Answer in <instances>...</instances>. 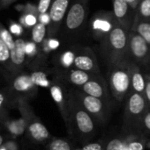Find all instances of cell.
Masks as SVG:
<instances>
[{
    "instance_id": "1",
    "label": "cell",
    "mask_w": 150,
    "mask_h": 150,
    "mask_svg": "<svg viewBox=\"0 0 150 150\" xmlns=\"http://www.w3.org/2000/svg\"><path fill=\"white\" fill-rule=\"evenodd\" d=\"M65 125L70 137L83 145L90 142L96 132V122L72 91H69L67 121Z\"/></svg>"
},
{
    "instance_id": "2",
    "label": "cell",
    "mask_w": 150,
    "mask_h": 150,
    "mask_svg": "<svg viewBox=\"0 0 150 150\" xmlns=\"http://www.w3.org/2000/svg\"><path fill=\"white\" fill-rule=\"evenodd\" d=\"M129 32L124 26H116L100 41L101 53L103 61L110 67L118 64L128 58Z\"/></svg>"
},
{
    "instance_id": "3",
    "label": "cell",
    "mask_w": 150,
    "mask_h": 150,
    "mask_svg": "<svg viewBox=\"0 0 150 150\" xmlns=\"http://www.w3.org/2000/svg\"><path fill=\"white\" fill-rule=\"evenodd\" d=\"M149 105L143 94L130 91L126 97L124 111L125 134L140 133L141 122L149 111Z\"/></svg>"
},
{
    "instance_id": "4",
    "label": "cell",
    "mask_w": 150,
    "mask_h": 150,
    "mask_svg": "<svg viewBox=\"0 0 150 150\" xmlns=\"http://www.w3.org/2000/svg\"><path fill=\"white\" fill-rule=\"evenodd\" d=\"M126 59L111 68L109 87L111 96L118 102H123L131 91V65Z\"/></svg>"
},
{
    "instance_id": "5",
    "label": "cell",
    "mask_w": 150,
    "mask_h": 150,
    "mask_svg": "<svg viewBox=\"0 0 150 150\" xmlns=\"http://www.w3.org/2000/svg\"><path fill=\"white\" fill-rule=\"evenodd\" d=\"M72 91L97 125H104L108 122L111 117L110 102L86 94L80 89L72 90Z\"/></svg>"
},
{
    "instance_id": "6",
    "label": "cell",
    "mask_w": 150,
    "mask_h": 150,
    "mask_svg": "<svg viewBox=\"0 0 150 150\" xmlns=\"http://www.w3.org/2000/svg\"><path fill=\"white\" fill-rule=\"evenodd\" d=\"M88 16L87 3L72 0L65 18L64 33L69 40L76 37L83 29Z\"/></svg>"
},
{
    "instance_id": "7",
    "label": "cell",
    "mask_w": 150,
    "mask_h": 150,
    "mask_svg": "<svg viewBox=\"0 0 150 150\" xmlns=\"http://www.w3.org/2000/svg\"><path fill=\"white\" fill-rule=\"evenodd\" d=\"M26 98H19V110L22 113L27 116V132L28 136L32 141L37 143H44L48 141L51 140L50 134L47 127L34 115L30 107L26 103Z\"/></svg>"
},
{
    "instance_id": "8",
    "label": "cell",
    "mask_w": 150,
    "mask_h": 150,
    "mask_svg": "<svg viewBox=\"0 0 150 150\" xmlns=\"http://www.w3.org/2000/svg\"><path fill=\"white\" fill-rule=\"evenodd\" d=\"M150 46L137 32L131 30L128 39V58L138 65L148 66Z\"/></svg>"
},
{
    "instance_id": "9",
    "label": "cell",
    "mask_w": 150,
    "mask_h": 150,
    "mask_svg": "<svg viewBox=\"0 0 150 150\" xmlns=\"http://www.w3.org/2000/svg\"><path fill=\"white\" fill-rule=\"evenodd\" d=\"M118 24L113 11H101L96 13L90 23L92 36L98 40H102Z\"/></svg>"
},
{
    "instance_id": "10",
    "label": "cell",
    "mask_w": 150,
    "mask_h": 150,
    "mask_svg": "<svg viewBox=\"0 0 150 150\" xmlns=\"http://www.w3.org/2000/svg\"><path fill=\"white\" fill-rule=\"evenodd\" d=\"M71 3L72 0H52L49 10L50 23L49 25L48 33L50 37L56 35L61 27Z\"/></svg>"
},
{
    "instance_id": "11",
    "label": "cell",
    "mask_w": 150,
    "mask_h": 150,
    "mask_svg": "<svg viewBox=\"0 0 150 150\" xmlns=\"http://www.w3.org/2000/svg\"><path fill=\"white\" fill-rule=\"evenodd\" d=\"M79 89L86 94L103 99L106 102H111V93L110 91V87L102 75L94 76L87 83H85Z\"/></svg>"
},
{
    "instance_id": "12",
    "label": "cell",
    "mask_w": 150,
    "mask_h": 150,
    "mask_svg": "<svg viewBox=\"0 0 150 150\" xmlns=\"http://www.w3.org/2000/svg\"><path fill=\"white\" fill-rule=\"evenodd\" d=\"M113 13L119 25L131 31L136 17V10L126 0H113Z\"/></svg>"
},
{
    "instance_id": "13",
    "label": "cell",
    "mask_w": 150,
    "mask_h": 150,
    "mask_svg": "<svg viewBox=\"0 0 150 150\" xmlns=\"http://www.w3.org/2000/svg\"><path fill=\"white\" fill-rule=\"evenodd\" d=\"M73 66L93 75H101L96 56L90 48H85L74 56Z\"/></svg>"
},
{
    "instance_id": "14",
    "label": "cell",
    "mask_w": 150,
    "mask_h": 150,
    "mask_svg": "<svg viewBox=\"0 0 150 150\" xmlns=\"http://www.w3.org/2000/svg\"><path fill=\"white\" fill-rule=\"evenodd\" d=\"M50 92L65 124L67 121V114H68L69 91H67L66 89L61 83L55 82V83H52L51 85L50 86Z\"/></svg>"
},
{
    "instance_id": "15",
    "label": "cell",
    "mask_w": 150,
    "mask_h": 150,
    "mask_svg": "<svg viewBox=\"0 0 150 150\" xmlns=\"http://www.w3.org/2000/svg\"><path fill=\"white\" fill-rule=\"evenodd\" d=\"M11 89L16 94L20 95L21 98H26V96L33 95L36 92L37 86L34 83L31 75H19L17 76L11 82Z\"/></svg>"
},
{
    "instance_id": "16",
    "label": "cell",
    "mask_w": 150,
    "mask_h": 150,
    "mask_svg": "<svg viewBox=\"0 0 150 150\" xmlns=\"http://www.w3.org/2000/svg\"><path fill=\"white\" fill-rule=\"evenodd\" d=\"M26 41L23 39L15 40V46L11 50V61L13 67V73L19 72L24 65L27 56Z\"/></svg>"
},
{
    "instance_id": "17",
    "label": "cell",
    "mask_w": 150,
    "mask_h": 150,
    "mask_svg": "<svg viewBox=\"0 0 150 150\" xmlns=\"http://www.w3.org/2000/svg\"><path fill=\"white\" fill-rule=\"evenodd\" d=\"M146 87V75L141 69V66L132 62L131 65V91L144 95Z\"/></svg>"
},
{
    "instance_id": "18",
    "label": "cell",
    "mask_w": 150,
    "mask_h": 150,
    "mask_svg": "<svg viewBox=\"0 0 150 150\" xmlns=\"http://www.w3.org/2000/svg\"><path fill=\"white\" fill-rule=\"evenodd\" d=\"M145 138L141 133L125 134L123 150H145Z\"/></svg>"
},
{
    "instance_id": "19",
    "label": "cell",
    "mask_w": 150,
    "mask_h": 150,
    "mask_svg": "<svg viewBox=\"0 0 150 150\" xmlns=\"http://www.w3.org/2000/svg\"><path fill=\"white\" fill-rule=\"evenodd\" d=\"M94 76H95V75H93V74H90L84 70L74 68V69H69V71L67 72L66 78L69 83H71L74 86H77L80 88V87L83 86L85 83H87Z\"/></svg>"
},
{
    "instance_id": "20",
    "label": "cell",
    "mask_w": 150,
    "mask_h": 150,
    "mask_svg": "<svg viewBox=\"0 0 150 150\" xmlns=\"http://www.w3.org/2000/svg\"><path fill=\"white\" fill-rule=\"evenodd\" d=\"M23 114V117L19 120H9L4 121V125L6 129L12 134L13 136H19L24 134L27 130V116Z\"/></svg>"
},
{
    "instance_id": "21",
    "label": "cell",
    "mask_w": 150,
    "mask_h": 150,
    "mask_svg": "<svg viewBox=\"0 0 150 150\" xmlns=\"http://www.w3.org/2000/svg\"><path fill=\"white\" fill-rule=\"evenodd\" d=\"M39 12L37 6L27 5L25 7V11L20 17V24L25 27H34L38 23Z\"/></svg>"
},
{
    "instance_id": "22",
    "label": "cell",
    "mask_w": 150,
    "mask_h": 150,
    "mask_svg": "<svg viewBox=\"0 0 150 150\" xmlns=\"http://www.w3.org/2000/svg\"><path fill=\"white\" fill-rule=\"evenodd\" d=\"M132 30L137 32L150 46V20L135 17Z\"/></svg>"
},
{
    "instance_id": "23",
    "label": "cell",
    "mask_w": 150,
    "mask_h": 150,
    "mask_svg": "<svg viewBox=\"0 0 150 150\" xmlns=\"http://www.w3.org/2000/svg\"><path fill=\"white\" fill-rule=\"evenodd\" d=\"M0 64L8 71L13 73V67L11 61V50L0 38Z\"/></svg>"
},
{
    "instance_id": "24",
    "label": "cell",
    "mask_w": 150,
    "mask_h": 150,
    "mask_svg": "<svg viewBox=\"0 0 150 150\" xmlns=\"http://www.w3.org/2000/svg\"><path fill=\"white\" fill-rule=\"evenodd\" d=\"M47 27L46 25L38 22L34 27H32V40L35 44H41L46 35Z\"/></svg>"
},
{
    "instance_id": "25",
    "label": "cell",
    "mask_w": 150,
    "mask_h": 150,
    "mask_svg": "<svg viewBox=\"0 0 150 150\" xmlns=\"http://www.w3.org/2000/svg\"><path fill=\"white\" fill-rule=\"evenodd\" d=\"M48 150H73L72 145L64 140V139H59V138H52L49 142H48Z\"/></svg>"
},
{
    "instance_id": "26",
    "label": "cell",
    "mask_w": 150,
    "mask_h": 150,
    "mask_svg": "<svg viewBox=\"0 0 150 150\" xmlns=\"http://www.w3.org/2000/svg\"><path fill=\"white\" fill-rule=\"evenodd\" d=\"M125 134L115 135L109 139L104 144V150H123Z\"/></svg>"
},
{
    "instance_id": "27",
    "label": "cell",
    "mask_w": 150,
    "mask_h": 150,
    "mask_svg": "<svg viewBox=\"0 0 150 150\" xmlns=\"http://www.w3.org/2000/svg\"><path fill=\"white\" fill-rule=\"evenodd\" d=\"M136 17L150 20V0H141L136 8Z\"/></svg>"
},
{
    "instance_id": "28",
    "label": "cell",
    "mask_w": 150,
    "mask_h": 150,
    "mask_svg": "<svg viewBox=\"0 0 150 150\" xmlns=\"http://www.w3.org/2000/svg\"><path fill=\"white\" fill-rule=\"evenodd\" d=\"M0 38L4 40V42L8 46L10 50L13 49L15 46V40L10 31H8L0 22Z\"/></svg>"
},
{
    "instance_id": "29",
    "label": "cell",
    "mask_w": 150,
    "mask_h": 150,
    "mask_svg": "<svg viewBox=\"0 0 150 150\" xmlns=\"http://www.w3.org/2000/svg\"><path fill=\"white\" fill-rule=\"evenodd\" d=\"M32 78L34 82V83L36 84V86H41V87H49L51 85L52 83H50V81L48 80L46 75L43 72H34L33 74H31Z\"/></svg>"
},
{
    "instance_id": "30",
    "label": "cell",
    "mask_w": 150,
    "mask_h": 150,
    "mask_svg": "<svg viewBox=\"0 0 150 150\" xmlns=\"http://www.w3.org/2000/svg\"><path fill=\"white\" fill-rule=\"evenodd\" d=\"M104 144L105 142L103 141L90 142L73 150H104Z\"/></svg>"
},
{
    "instance_id": "31",
    "label": "cell",
    "mask_w": 150,
    "mask_h": 150,
    "mask_svg": "<svg viewBox=\"0 0 150 150\" xmlns=\"http://www.w3.org/2000/svg\"><path fill=\"white\" fill-rule=\"evenodd\" d=\"M140 133L150 134V110H149L144 115L141 126H140Z\"/></svg>"
},
{
    "instance_id": "32",
    "label": "cell",
    "mask_w": 150,
    "mask_h": 150,
    "mask_svg": "<svg viewBox=\"0 0 150 150\" xmlns=\"http://www.w3.org/2000/svg\"><path fill=\"white\" fill-rule=\"evenodd\" d=\"M10 96L7 92L0 91V114L4 113L6 110V107L9 104Z\"/></svg>"
},
{
    "instance_id": "33",
    "label": "cell",
    "mask_w": 150,
    "mask_h": 150,
    "mask_svg": "<svg viewBox=\"0 0 150 150\" xmlns=\"http://www.w3.org/2000/svg\"><path fill=\"white\" fill-rule=\"evenodd\" d=\"M52 0H39L38 5H37V10L39 14H43L47 13L50 8Z\"/></svg>"
},
{
    "instance_id": "34",
    "label": "cell",
    "mask_w": 150,
    "mask_h": 150,
    "mask_svg": "<svg viewBox=\"0 0 150 150\" xmlns=\"http://www.w3.org/2000/svg\"><path fill=\"white\" fill-rule=\"evenodd\" d=\"M10 32L13 35H20L23 32V27H22L21 24L11 22L10 24Z\"/></svg>"
},
{
    "instance_id": "35",
    "label": "cell",
    "mask_w": 150,
    "mask_h": 150,
    "mask_svg": "<svg viewBox=\"0 0 150 150\" xmlns=\"http://www.w3.org/2000/svg\"><path fill=\"white\" fill-rule=\"evenodd\" d=\"M144 97L150 110V75H146V87L144 91Z\"/></svg>"
},
{
    "instance_id": "36",
    "label": "cell",
    "mask_w": 150,
    "mask_h": 150,
    "mask_svg": "<svg viewBox=\"0 0 150 150\" xmlns=\"http://www.w3.org/2000/svg\"><path fill=\"white\" fill-rule=\"evenodd\" d=\"M0 150H19V146L15 142L10 141V142H6L5 143H4Z\"/></svg>"
},
{
    "instance_id": "37",
    "label": "cell",
    "mask_w": 150,
    "mask_h": 150,
    "mask_svg": "<svg viewBox=\"0 0 150 150\" xmlns=\"http://www.w3.org/2000/svg\"><path fill=\"white\" fill-rule=\"evenodd\" d=\"M34 42H27L26 43V53L28 56H34L36 52V47Z\"/></svg>"
},
{
    "instance_id": "38",
    "label": "cell",
    "mask_w": 150,
    "mask_h": 150,
    "mask_svg": "<svg viewBox=\"0 0 150 150\" xmlns=\"http://www.w3.org/2000/svg\"><path fill=\"white\" fill-rule=\"evenodd\" d=\"M38 20L39 22L44 24V25H50V14L47 12V13H43V14H39V18H38Z\"/></svg>"
},
{
    "instance_id": "39",
    "label": "cell",
    "mask_w": 150,
    "mask_h": 150,
    "mask_svg": "<svg viewBox=\"0 0 150 150\" xmlns=\"http://www.w3.org/2000/svg\"><path fill=\"white\" fill-rule=\"evenodd\" d=\"M126 1L128 4H130L132 5V7H133L136 10V8H137V6H138V4H139V3H140L141 0H126Z\"/></svg>"
},
{
    "instance_id": "40",
    "label": "cell",
    "mask_w": 150,
    "mask_h": 150,
    "mask_svg": "<svg viewBox=\"0 0 150 150\" xmlns=\"http://www.w3.org/2000/svg\"><path fill=\"white\" fill-rule=\"evenodd\" d=\"M13 1L15 0H1V4H2V6H7Z\"/></svg>"
},
{
    "instance_id": "41",
    "label": "cell",
    "mask_w": 150,
    "mask_h": 150,
    "mask_svg": "<svg viewBox=\"0 0 150 150\" xmlns=\"http://www.w3.org/2000/svg\"><path fill=\"white\" fill-rule=\"evenodd\" d=\"M3 144H4V137L0 134V148Z\"/></svg>"
},
{
    "instance_id": "42",
    "label": "cell",
    "mask_w": 150,
    "mask_h": 150,
    "mask_svg": "<svg viewBox=\"0 0 150 150\" xmlns=\"http://www.w3.org/2000/svg\"><path fill=\"white\" fill-rule=\"evenodd\" d=\"M76 1H80V2H83V3H87L88 0H76Z\"/></svg>"
},
{
    "instance_id": "43",
    "label": "cell",
    "mask_w": 150,
    "mask_h": 150,
    "mask_svg": "<svg viewBox=\"0 0 150 150\" xmlns=\"http://www.w3.org/2000/svg\"><path fill=\"white\" fill-rule=\"evenodd\" d=\"M148 67L150 68V54H149V63H148Z\"/></svg>"
}]
</instances>
